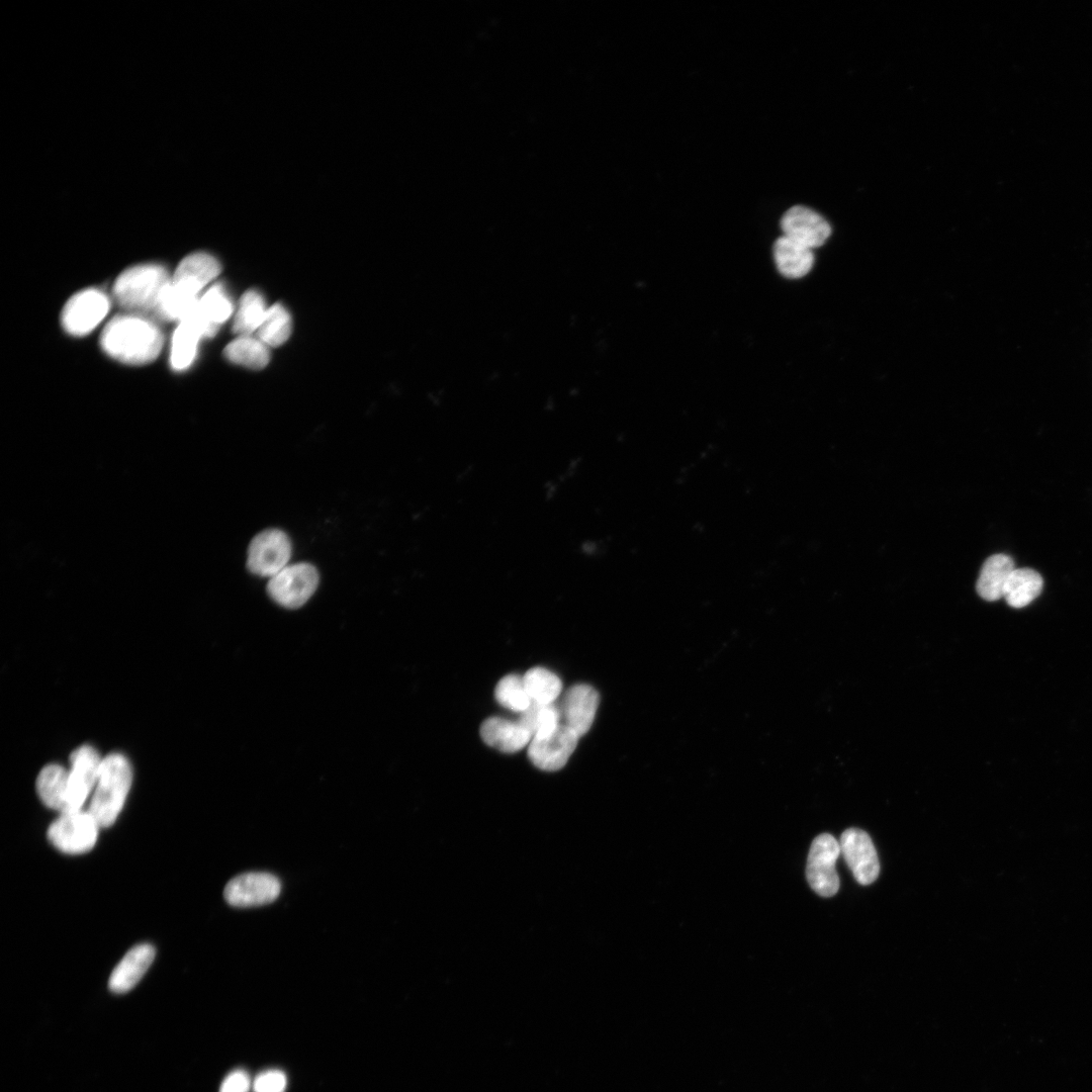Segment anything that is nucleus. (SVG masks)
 I'll list each match as a JSON object with an SVG mask.
<instances>
[{"instance_id":"obj_4","label":"nucleus","mask_w":1092,"mask_h":1092,"mask_svg":"<svg viewBox=\"0 0 1092 1092\" xmlns=\"http://www.w3.org/2000/svg\"><path fill=\"white\" fill-rule=\"evenodd\" d=\"M170 282L171 277L163 266L138 265L118 276L113 295L117 303L127 310H156Z\"/></svg>"},{"instance_id":"obj_10","label":"nucleus","mask_w":1092,"mask_h":1092,"mask_svg":"<svg viewBox=\"0 0 1092 1092\" xmlns=\"http://www.w3.org/2000/svg\"><path fill=\"white\" fill-rule=\"evenodd\" d=\"M108 310L109 299L102 291L86 289L68 300L62 311V325L69 334L84 336L96 328Z\"/></svg>"},{"instance_id":"obj_11","label":"nucleus","mask_w":1092,"mask_h":1092,"mask_svg":"<svg viewBox=\"0 0 1092 1092\" xmlns=\"http://www.w3.org/2000/svg\"><path fill=\"white\" fill-rule=\"evenodd\" d=\"M579 736L560 723L551 733L533 737L527 754L531 762L542 770L555 771L562 768L576 748Z\"/></svg>"},{"instance_id":"obj_30","label":"nucleus","mask_w":1092,"mask_h":1092,"mask_svg":"<svg viewBox=\"0 0 1092 1092\" xmlns=\"http://www.w3.org/2000/svg\"><path fill=\"white\" fill-rule=\"evenodd\" d=\"M286 1076L279 1070H269L261 1073L254 1081L255 1092H284L286 1088Z\"/></svg>"},{"instance_id":"obj_23","label":"nucleus","mask_w":1092,"mask_h":1092,"mask_svg":"<svg viewBox=\"0 0 1092 1092\" xmlns=\"http://www.w3.org/2000/svg\"><path fill=\"white\" fill-rule=\"evenodd\" d=\"M1042 584L1043 580L1035 570L1015 568L1006 582L1003 598L1010 607L1023 608L1038 597Z\"/></svg>"},{"instance_id":"obj_22","label":"nucleus","mask_w":1092,"mask_h":1092,"mask_svg":"<svg viewBox=\"0 0 1092 1092\" xmlns=\"http://www.w3.org/2000/svg\"><path fill=\"white\" fill-rule=\"evenodd\" d=\"M200 321L205 326L208 336L212 337L233 313V303L221 284L212 285L201 297L195 307Z\"/></svg>"},{"instance_id":"obj_21","label":"nucleus","mask_w":1092,"mask_h":1092,"mask_svg":"<svg viewBox=\"0 0 1092 1092\" xmlns=\"http://www.w3.org/2000/svg\"><path fill=\"white\" fill-rule=\"evenodd\" d=\"M1015 569L1011 557L995 554L984 562L977 581V592L981 598L993 602L1003 598L1006 582Z\"/></svg>"},{"instance_id":"obj_15","label":"nucleus","mask_w":1092,"mask_h":1092,"mask_svg":"<svg viewBox=\"0 0 1092 1092\" xmlns=\"http://www.w3.org/2000/svg\"><path fill=\"white\" fill-rule=\"evenodd\" d=\"M599 693L589 685L571 686L563 695L558 706L561 723L573 730L579 737L592 727L599 707Z\"/></svg>"},{"instance_id":"obj_9","label":"nucleus","mask_w":1092,"mask_h":1092,"mask_svg":"<svg viewBox=\"0 0 1092 1092\" xmlns=\"http://www.w3.org/2000/svg\"><path fill=\"white\" fill-rule=\"evenodd\" d=\"M281 892L279 879L270 874L252 872L233 878L224 887L225 901L235 907H254L272 903Z\"/></svg>"},{"instance_id":"obj_12","label":"nucleus","mask_w":1092,"mask_h":1092,"mask_svg":"<svg viewBox=\"0 0 1092 1092\" xmlns=\"http://www.w3.org/2000/svg\"><path fill=\"white\" fill-rule=\"evenodd\" d=\"M70 762L66 812L81 810L97 784L102 758L92 746L82 745L71 753Z\"/></svg>"},{"instance_id":"obj_24","label":"nucleus","mask_w":1092,"mask_h":1092,"mask_svg":"<svg viewBox=\"0 0 1092 1092\" xmlns=\"http://www.w3.org/2000/svg\"><path fill=\"white\" fill-rule=\"evenodd\" d=\"M223 355L232 363L255 370L264 368L270 360L268 346L253 335L238 336L226 345Z\"/></svg>"},{"instance_id":"obj_7","label":"nucleus","mask_w":1092,"mask_h":1092,"mask_svg":"<svg viewBox=\"0 0 1092 1092\" xmlns=\"http://www.w3.org/2000/svg\"><path fill=\"white\" fill-rule=\"evenodd\" d=\"M840 853L839 842L829 833L818 835L811 843L806 877L812 890L822 897H831L839 890L835 862Z\"/></svg>"},{"instance_id":"obj_16","label":"nucleus","mask_w":1092,"mask_h":1092,"mask_svg":"<svg viewBox=\"0 0 1092 1092\" xmlns=\"http://www.w3.org/2000/svg\"><path fill=\"white\" fill-rule=\"evenodd\" d=\"M155 956L156 949L150 943H140L131 947L111 972L109 990L115 994L131 990L144 977Z\"/></svg>"},{"instance_id":"obj_17","label":"nucleus","mask_w":1092,"mask_h":1092,"mask_svg":"<svg viewBox=\"0 0 1092 1092\" xmlns=\"http://www.w3.org/2000/svg\"><path fill=\"white\" fill-rule=\"evenodd\" d=\"M479 732L487 745L506 753L523 749L532 739L531 733L518 720L512 721L502 717L485 719Z\"/></svg>"},{"instance_id":"obj_1","label":"nucleus","mask_w":1092,"mask_h":1092,"mask_svg":"<svg viewBox=\"0 0 1092 1092\" xmlns=\"http://www.w3.org/2000/svg\"><path fill=\"white\" fill-rule=\"evenodd\" d=\"M100 344L107 355L119 362L141 365L158 357L163 346V335L154 323L145 317L120 314L106 325Z\"/></svg>"},{"instance_id":"obj_14","label":"nucleus","mask_w":1092,"mask_h":1092,"mask_svg":"<svg viewBox=\"0 0 1092 1092\" xmlns=\"http://www.w3.org/2000/svg\"><path fill=\"white\" fill-rule=\"evenodd\" d=\"M781 229L783 236L811 250L822 246L831 234L827 220L804 205L789 208L781 218Z\"/></svg>"},{"instance_id":"obj_13","label":"nucleus","mask_w":1092,"mask_h":1092,"mask_svg":"<svg viewBox=\"0 0 1092 1092\" xmlns=\"http://www.w3.org/2000/svg\"><path fill=\"white\" fill-rule=\"evenodd\" d=\"M839 845L841 854L857 883H874L880 874V862L869 834L858 828H848L841 834Z\"/></svg>"},{"instance_id":"obj_8","label":"nucleus","mask_w":1092,"mask_h":1092,"mask_svg":"<svg viewBox=\"0 0 1092 1092\" xmlns=\"http://www.w3.org/2000/svg\"><path fill=\"white\" fill-rule=\"evenodd\" d=\"M290 556L291 542L286 533L279 529H268L251 541L247 567L256 575L272 577L287 566Z\"/></svg>"},{"instance_id":"obj_31","label":"nucleus","mask_w":1092,"mask_h":1092,"mask_svg":"<svg viewBox=\"0 0 1092 1092\" xmlns=\"http://www.w3.org/2000/svg\"><path fill=\"white\" fill-rule=\"evenodd\" d=\"M250 1087L249 1075L243 1070H236L222 1081L219 1092H249Z\"/></svg>"},{"instance_id":"obj_25","label":"nucleus","mask_w":1092,"mask_h":1092,"mask_svg":"<svg viewBox=\"0 0 1092 1092\" xmlns=\"http://www.w3.org/2000/svg\"><path fill=\"white\" fill-rule=\"evenodd\" d=\"M267 309L264 298L259 291L247 290L240 299L233 324V332L239 336L253 335L262 324Z\"/></svg>"},{"instance_id":"obj_20","label":"nucleus","mask_w":1092,"mask_h":1092,"mask_svg":"<svg viewBox=\"0 0 1092 1092\" xmlns=\"http://www.w3.org/2000/svg\"><path fill=\"white\" fill-rule=\"evenodd\" d=\"M35 787L39 799L47 807L61 813L67 811L69 770L56 763L48 764L38 774Z\"/></svg>"},{"instance_id":"obj_5","label":"nucleus","mask_w":1092,"mask_h":1092,"mask_svg":"<svg viewBox=\"0 0 1092 1092\" xmlns=\"http://www.w3.org/2000/svg\"><path fill=\"white\" fill-rule=\"evenodd\" d=\"M100 825L89 811L61 813L48 829L54 847L67 854H81L96 844Z\"/></svg>"},{"instance_id":"obj_26","label":"nucleus","mask_w":1092,"mask_h":1092,"mask_svg":"<svg viewBox=\"0 0 1092 1092\" xmlns=\"http://www.w3.org/2000/svg\"><path fill=\"white\" fill-rule=\"evenodd\" d=\"M527 693L532 702L554 704L562 691V681L547 668L536 666L523 675Z\"/></svg>"},{"instance_id":"obj_28","label":"nucleus","mask_w":1092,"mask_h":1092,"mask_svg":"<svg viewBox=\"0 0 1092 1092\" xmlns=\"http://www.w3.org/2000/svg\"><path fill=\"white\" fill-rule=\"evenodd\" d=\"M518 721L533 738L551 733L561 723V718L557 705L532 702L524 712L520 713Z\"/></svg>"},{"instance_id":"obj_3","label":"nucleus","mask_w":1092,"mask_h":1092,"mask_svg":"<svg viewBox=\"0 0 1092 1092\" xmlns=\"http://www.w3.org/2000/svg\"><path fill=\"white\" fill-rule=\"evenodd\" d=\"M131 780L130 764L122 754L110 753L102 759L88 810L100 827H108L115 822L130 789Z\"/></svg>"},{"instance_id":"obj_2","label":"nucleus","mask_w":1092,"mask_h":1092,"mask_svg":"<svg viewBox=\"0 0 1092 1092\" xmlns=\"http://www.w3.org/2000/svg\"><path fill=\"white\" fill-rule=\"evenodd\" d=\"M220 272L219 262L209 254L195 253L177 267L156 311L166 320L181 321L197 303L198 293Z\"/></svg>"},{"instance_id":"obj_18","label":"nucleus","mask_w":1092,"mask_h":1092,"mask_svg":"<svg viewBox=\"0 0 1092 1092\" xmlns=\"http://www.w3.org/2000/svg\"><path fill=\"white\" fill-rule=\"evenodd\" d=\"M205 337L204 329L193 308L180 321L171 346V366L181 371L192 363L200 338Z\"/></svg>"},{"instance_id":"obj_27","label":"nucleus","mask_w":1092,"mask_h":1092,"mask_svg":"<svg viewBox=\"0 0 1092 1092\" xmlns=\"http://www.w3.org/2000/svg\"><path fill=\"white\" fill-rule=\"evenodd\" d=\"M290 334V314L283 305L276 303L268 307L256 337L268 347H277L285 343Z\"/></svg>"},{"instance_id":"obj_29","label":"nucleus","mask_w":1092,"mask_h":1092,"mask_svg":"<svg viewBox=\"0 0 1092 1092\" xmlns=\"http://www.w3.org/2000/svg\"><path fill=\"white\" fill-rule=\"evenodd\" d=\"M494 698L502 707L519 714L532 703L523 676L514 673L499 679L494 689Z\"/></svg>"},{"instance_id":"obj_6","label":"nucleus","mask_w":1092,"mask_h":1092,"mask_svg":"<svg viewBox=\"0 0 1092 1092\" xmlns=\"http://www.w3.org/2000/svg\"><path fill=\"white\" fill-rule=\"evenodd\" d=\"M318 580V572L312 564L294 563L285 566L270 577L267 593L279 606L296 609L310 599L317 587Z\"/></svg>"},{"instance_id":"obj_19","label":"nucleus","mask_w":1092,"mask_h":1092,"mask_svg":"<svg viewBox=\"0 0 1092 1092\" xmlns=\"http://www.w3.org/2000/svg\"><path fill=\"white\" fill-rule=\"evenodd\" d=\"M772 254L779 272L790 279L805 276L814 264L812 250L786 236L775 242Z\"/></svg>"}]
</instances>
